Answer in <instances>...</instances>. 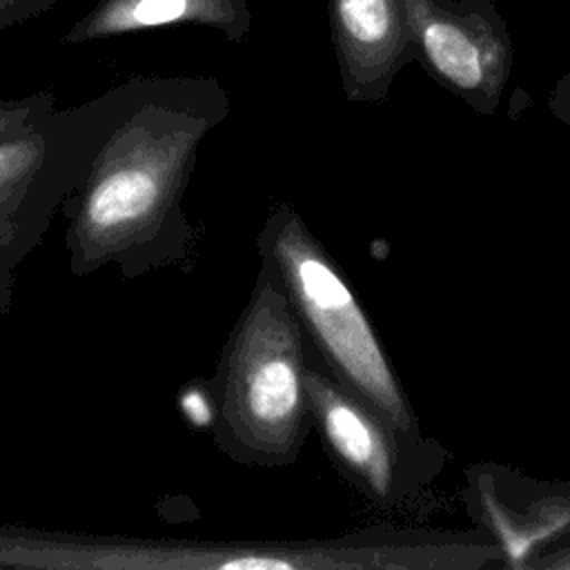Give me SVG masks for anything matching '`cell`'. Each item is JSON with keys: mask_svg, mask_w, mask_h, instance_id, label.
Masks as SVG:
<instances>
[{"mask_svg": "<svg viewBox=\"0 0 570 570\" xmlns=\"http://www.w3.org/2000/svg\"><path fill=\"white\" fill-rule=\"evenodd\" d=\"M305 390L327 445L372 501L383 505L425 501L448 465L445 445L425 434L399 432L336 376L305 370Z\"/></svg>", "mask_w": 570, "mask_h": 570, "instance_id": "277c9868", "label": "cell"}, {"mask_svg": "<svg viewBox=\"0 0 570 570\" xmlns=\"http://www.w3.org/2000/svg\"><path fill=\"white\" fill-rule=\"evenodd\" d=\"M548 109L559 122L570 127V69L550 89Z\"/></svg>", "mask_w": 570, "mask_h": 570, "instance_id": "7c38bea8", "label": "cell"}, {"mask_svg": "<svg viewBox=\"0 0 570 570\" xmlns=\"http://www.w3.org/2000/svg\"><path fill=\"white\" fill-rule=\"evenodd\" d=\"M31 114V105L29 102H20V105H0V136L9 129H18L22 127V122L27 120V116Z\"/></svg>", "mask_w": 570, "mask_h": 570, "instance_id": "5bb4252c", "label": "cell"}, {"mask_svg": "<svg viewBox=\"0 0 570 570\" xmlns=\"http://www.w3.org/2000/svg\"><path fill=\"white\" fill-rule=\"evenodd\" d=\"M309 410L301 332L292 303L272 285L256 289L227 354L225 419L263 454H292Z\"/></svg>", "mask_w": 570, "mask_h": 570, "instance_id": "3957f363", "label": "cell"}, {"mask_svg": "<svg viewBox=\"0 0 570 570\" xmlns=\"http://www.w3.org/2000/svg\"><path fill=\"white\" fill-rule=\"evenodd\" d=\"M465 497L472 519L501 546L505 568H530L541 552L570 541V481L476 463L468 470Z\"/></svg>", "mask_w": 570, "mask_h": 570, "instance_id": "8992f818", "label": "cell"}, {"mask_svg": "<svg viewBox=\"0 0 570 570\" xmlns=\"http://www.w3.org/2000/svg\"><path fill=\"white\" fill-rule=\"evenodd\" d=\"M45 163V138L36 131L0 140V216L24 194Z\"/></svg>", "mask_w": 570, "mask_h": 570, "instance_id": "30bf717a", "label": "cell"}, {"mask_svg": "<svg viewBox=\"0 0 570 570\" xmlns=\"http://www.w3.org/2000/svg\"><path fill=\"white\" fill-rule=\"evenodd\" d=\"M58 0H0V29L47 13Z\"/></svg>", "mask_w": 570, "mask_h": 570, "instance_id": "8fae6325", "label": "cell"}, {"mask_svg": "<svg viewBox=\"0 0 570 570\" xmlns=\"http://www.w3.org/2000/svg\"><path fill=\"white\" fill-rule=\"evenodd\" d=\"M272 254L292 305L334 376L399 432L423 436L419 416L367 314L296 214H287L272 232Z\"/></svg>", "mask_w": 570, "mask_h": 570, "instance_id": "7a4b0ae2", "label": "cell"}, {"mask_svg": "<svg viewBox=\"0 0 570 570\" xmlns=\"http://www.w3.org/2000/svg\"><path fill=\"white\" fill-rule=\"evenodd\" d=\"M207 127L194 102L145 100L111 131L73 223L85 263H102L160 225Z\"/></svg>", "mask_w": 570, "mask_h": 570, "instance_id": "6da1fadb", "label": "cell"}, {"mask_svg": "<svg viewBox=\"0 0 570 570\" xmlns=\"http://www.w3.org/2000/svg\"><path fill=\"white\" fill-rule=\"evenodd\" d=\"M530 568L532 570H570V541L548 548L530 563Z\"/></svg>", "mask_w": 570, "mask_h": 570, "instance_id": "4fadbf2b", "label": "cell"}, {"mask_svg": "<svg viewBox=\"0 0 570 570\" xmlns=\"http://www.w3.org/2000/svg\"><path fill=\"white\" fill-rule=\"evenodd\" d=\"M27 552H47L60 554L51 566H82V568H218V570H298V568H323L341 570L338 552L334 543L314 546V548H105L96 546L94 550L78 546H51V543H2L0 563L16 554ZM45 559V554H42ZM36 559L31 566H36Z\"/></svg>", "mask_w": 570, "mask_h": 570, "instance_id": "ba28073f", "label": "cell"}, {"mask_svg": "<svg viewBox=\"0 0 570 570\" xmlns=\"http://www.w3.org/2000/svg\"><path fill=\"white\" fill-rule=\"evenodd\" d=\"M341 85L352 102L385 100L414 60L403 0H327Z\"/></svg>", "mask_w": 570, "mask_h": 570, "instance_id": "52a82bcc", "label": "cell"}, {"mask_svg": "<svg viewBox=\"0 0 570 570\" xmlns=\"http://www.w3.org/2000/svg\"><path fill=\"white\" fill-rule=\"evenodd\" d=\"M414 60L474 114H497L514 45L492 0H403Z\"/></svg>", "mask_w": 570, "mask_h": 570, "instance_id": "5b68a950", "label": "cell"}, {"mask_svg": "<svg viewBox=\"0 0 570 570\" xmlns=\"http://www.w3.org/2000/svg\"><path fill=\"white\" fill-rule=\"evenodd\" d=\"M207 27L240 42L252 29L247 0H98L62 36L65 45L138 33L160 27Z\"/></svg>", "mask_w": 570, "mask_h": 570, "instance_id": "9c48e42d", "label": "cell"}]
</instances>
